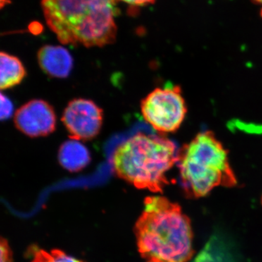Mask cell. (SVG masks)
Returning a JSON list of instances; mask_svg holds the SVG:
<instances>
[{
	"mask_svg": "<svg viewBox=\"0 0 262 262\" xmlns=\"http://www.w3.org/2000/svg\"><path fill=\"white\" fill-rule=\"evenodd\" d=\"M255 2H256L257 3H259V4L262 5V0H254Z\"/></svg>",
	"mask_w": 262,
	"mask_h": 262,
	"instance_id": "obj_16",
	"label": "cell"
},
{
	"mask_svg": "<svg viewBox=\"0 0 262 262\" xmlns=\"http://www.w3.org/2000/svg\"><path fill=\"white\" fill-rule=\"evenodd\" d=\"M1 79L0 88L2 90L11 89L18 85L27 76L25 67L16 56L5 52H1Z\"/></svg>",
	"mask_w": 262,
	"mask_h": 262,
	"instance_id": "obj_10",
	"label": "cell"
},
{
	"mask_svg": "<svg viewBox=\"0 0 262 262\" xmlns=\"http://www.w3.org/2000/svg\"><path fill=\"white\" fill-rule=\"evenodd\" d=\"M14 123L18 130L29 137L47 136L56 130V115L47 101L34 99L15 112Z\"/></svg>",
	"mask_w": 262,
	"mask_h": 262,
	"instance_id": "obj_7",
	"label": "cell"
},
{
	"mask_svg": "<svg viewBox=\"0 0 262 262\" xmlns=\"http://www.w3.org/2000/svg\"><path fill=\"white\" fill-rule=\"evenodd\" d=\"M0 249H1V262L13 261V255L10 249L8 241L5 238L1 239L0 243Z\"/></svg>",
	"mask_w": 262,
	"mask_h": 262,
	"instance_id": "obj_14",
	"label": "cell"
},
{
	"mask_svg": "<svg viewBox=\"0 0 262 262\" xmlns=\"http://www.w3.org/2000/svg\"><path fill=\"white\" fill-rule=\"evenodd\" d=\"M89 150L78 141L63 142L58 150V161L63 168L71 172H78L91 163Z\"/></svg>",
	"mask_w": 262,
	"mask_h": 262,
	"instance_id": "obj_9",
	"label": "cell"
},
{
	"mask_svg": "<svg viewBox=\"0 0 262 262\" xmlns=\"http://www.w3.org/2000/svg\"><path fill=\"white\" fill-rule=\"evenodd\" d=\"M32 262H83L69 256L61 250H52L47 252L44 250L34 249Z\"/></svg>",
	"mask_w": 262,
	"mask_h": 262,
	"instance_id": "obj_12",
	"label": "cell"
},
{
	"mask_svg": "<svg viewBox=\"0 0 262 262\" xmlns=\"http://www.w3.org/2000/svg\"><path fill=\"white\" fill-rule=\"evenodd\" d=\"M37 59L41 70L52 77L65 78L73 67L70 52L61 46H43L38 51Z\"/></svg>",
	"mask_w": 262,
	"mask_h": 262,
	"instance_id": "obj_8",
	"label": "cell"
},
{
	"mask_svg": "<svg viewBox=\"0 0 262 262\" xmlns=\"http://www.w3.org/2000/svg\"><path fill=\"white\" fill-rule=\"evenodd\" d=\"M261 203H262V198H261Z\"/></svg>",
	"mask_w": 262,
	"mask_h": 262,
	"instance_id": "obj_17",
	"label": "cell"
},
{
	"mask_svg": "<svg viewBox=\"0 0 262 262\" xmlns=\"http://www.w3.org/2000/svg\"><path fill=\"white\" fill-rule=\"evenodd\" d=\"M177 164L181 184L191 198H202L215 187H233L237 184L228 152L211 131L200 133L183 146Z\"/></svg>",
	"mask_w": 262,
	"mask_h": 262,
	"instance_id": "obj_4",
	"label": "cell"
},
{
	"mask_svg": "<svg viewBox=\"0 0 262 262\" xmlns=\"http://www.w3.org/2000/svg\"><path fill=\"white\" fill-rule=\"evenodd\" d=\"M127 4L135 5V6H141L148 4H152L155 0H122Z\"/></svg>",
	"mask_w": 262,
	"mask_h": 262,
	"instance_id": "obj_15",
	"label": "cell"
},
{
	"mask_svg": "<svg viewBox=\"0 0 262 262\" xmlns=\"http://www.w3.org/2000/svg\"><path fill=\"white\" fill-rule=\"evenodd\" d=\"M103 110L85 98H75L69 102L61 117L71 139L89 141L99 134L103 124Z\"/></svg>",
	"mask_w": 262,
	"mask_h": 262,
	"instance_id": "obj_6",
	"label": "cell"
},
{
	"mask_svg": "<svg viewBox=\"0 0 262 262\" xmlns=\"http://www.w3.org/2000/svg\"><path fill=\"white\" fill-rule=\"evenodd\" d=\"M217 241L211 239L192 262H226L225 254Z\"/></svg>",
	"mask_w": 262,
	"mask_h": 262,
	"instance_id": "obj_11",
	"label": "cell"
},
{
	"mask_svg": "<svg viewBox=\"0 0 262 262\" xmlns=\"http://www.w3.org/2000/svg\"><path fill=\"white\" fill-rule=\"evenodd\" d=\"M42 8L62 44L103 47L116 40L117 0H42Z\"/></svg>",
	"mask_w": 262,
	"mask_h": 262,
	"instance_id": "obj_2",
	"label": "cell"
},
{
	"mask_svg": "<svg viewBox=\"0 0 262 262\" xmlns=\"http://www.w3.org/2000/svg\"><path fill=\"white\" fill-rule=\"evenodd\" d=\"M1 119L3 120H8L13 114V103L9 98L5 96L3 94H1Z\"/></svg>",
	"mask_w": 262,
	"mask_h": 262,
	"instance_id": "obj_13",
	"label": "cell"
},
{
	"mask_svg": "<svg viewBox=\"0 0 262 262\" xmlns=\"http://www.w3.org/2000/svg\"><path fill=\"white\" fill-rule=\"evenodd\" d=\"M180 148L163 134L139 133L117 146L113 156L117 177L139 189L163 192L167 173L178 163Z\"/></svg>",
	"mask_w": 262,
	"mask_h": 262,
	"instance_id": "obj_3",
	"label": "cell"
},
{
	"mask_svg": "<svg viewBox=\"0 0 262 262\" xmlns=\"http://www.w3.org/2000/svg\"><path fill=\"white\" fill-rule=\"evenodd\" d=\"M141 110L144 120L163 135L178 130L187 113L182 89L171 84L151 91L141 101Z\"/></svg>",
	"mask_w": 262,
	"mask_h": 262,
	"instance_id": "obj_5",
	"label": "cell"
},
{
	"mask_svg": "<svg viewBox=\"0 0 262 262\" xmlns=\"http://www.w3.org/2000/svg\"><path fill=\"white\" fill-rule=\"evenodd\" d=\"M139 253L145 262H188L193 254L190 221L178 204L148 196L135 226Z\"/></svg>",
	"mask_w": 262,
	"mask_h": 262,
	"instance_id": "obj_1",
	"label": "cell"
}]
</instances>
